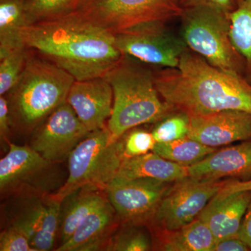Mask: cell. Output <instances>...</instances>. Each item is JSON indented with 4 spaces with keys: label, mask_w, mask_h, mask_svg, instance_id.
Returning a JSON list of instances; mask_svg holds the SVG:
<instances>
[{
    "label": "cell",
    "mask_w": 251,
    "mask_h": 251,
    "mask_svg": "<svg viewBox=\"0 0 251 251\" xmlns=\"http://www.w3.org/2000/svg\"><path fill=\"white\" fill-rule=\"evenodd\" d=\"M22 37L27 49L69 73L75 80L104 77L125 54L115 34L75 12L29 25Z\"/></svg>",
    "instance_id": "1"
},
{
    "label": "cell",
    "mask_w": 251,
    "mask_h": 251,
    "mask_svg": "<svg viewBox=\"0 0 251 251\" xmlns=\"http://www.w3.org/2000/svg\"><path fill=\"white\" fill-rule=\"evenodd\" d=\"M154 78L163 100L189 116L227 110L251 113V84L246 77L214 67L189 49L177 68L160 71Z\"/></svg>",
    "instance_id": "2"
},
{
    "label": "cell",
    "mask_w": 251,
    "mask_h": 251,
    "mask_svg": "<svg viewBox=\"0 0 251 251\" xmlns=\"http://www.w3.org/2000/svg\"><path fill=\"white\" fill-rule=\"evenodd\" d=\"M74 81L72 75L53 63L29 53L19 80L6 95L13 130L31 135L67 101Z\"/></svg>",
    "instance_id": "3"
},
{
    "label": "cell",
    "mask_w": 251,
    "mask_h": 251,
    "mask_svg": "<svg viewBox=\"0 0 251 251\" xmlns=\"http://www.w3.org/2000/svg\"><path fill=\"white\" fill-rule=\"evenodd\" d=\"M127 56L105 75L113 91V105L107 127L114 140L145 124L156 123L173 109L160 99L154 74Z\"/></svg>",
    "instance_id": "4"
},
{
    "label": "cell",
    "mask_w": 251,
    "mask_h": 251,
    "mask_svg": "<svg viewBox=\"0 0 251 251\" xmlns=\"http://www.w3.org/2000/svg\"><path fill=\"white\" fill-rule=\"evenodd\" d=\"M180 18L188 49L214 67L244 76L245 62L229 36V13L198 6L184 9Z\"/></svg>",
    "instance_id": "5"
},
{
    "label": "cell",
    "mask_w": 251,
    "mask_h": 251,
    "mask_svg": "<svg viewBox=\"0 0 251 251\" xmlns=\"http://www.w3.org/2000/svg\"><path fill=\"white\" fill-rule=\"evenodd\" d=\"M59 164L46 159L28 145L10 143L0 160L1 199L54 194L67 178Z\"/></svg>",
    "instance_id": "6"
},
{
    "label": "cell",
    "mask_w": 251,
    "mask_h": 251,
    "mask_svg": "<svg viewBox=\"0 0 251 251\" xmlns=\"http://www.w3.org/2000/svg\"><path fill=\"white\" fill-rule=\"evenodd\" d=\"M67 180L52 195L62 201L68 195L86 186L105 191L116 176L122 158L119 140H114L108 127L93 130L73 150L68 158Z\"/></svg>",
    "instance_id": "7"
},
{
    "label": "cell",
    "mask_w": 251,
    "mask_h": 251,
    "mask_svg": "<svg viewBox=\"0 0 251 251\" xmlns=\"http://www.w3.org/2000/svg\"><path fill=\"white\" fill-rule=\"evenodd\" d=\"M179 0H83L76 12L113 34L138 25L181 17Z\"/></svg>",
    "instance_id": "8"
},
{
    "label": "cell",
    "mask_w": 251,
    "mask_h": 251,
    "mask_svg": "<svg viewBox=\"0 0 251 251\" xmlns=\"http://www.w3.org/2000/svg\"><path fill=\"white\" fill-rule=\"evenodd\" d=\"M166 23L138 25L115 34V45L125 55L166 68H177L188 49L182 38L175 35Z\"/></svg>",
    "instance_id": "9"
},
{
    "label": "cell",
    "mask_w": 251,
    "mask_h": 251,
    "mask_svg": "<svg viewBox=\"0 0 251 251\" xmlns=\"http://www.w3.org/2000/svg\"><path fill=\"white\" fill-rule=\"evenodd\" d=\"M226 181L188 177L176 181L160 202L151 221L158 230L173 231L192 222Z\"/></svg>",
    "instance_id": "10"
},
{
    "label": "cell",
    "mask_w": 251,
    "mask_h": 251,
    "mask_svg": "<svg viewBox=\"0 0 251 251\" xmlns=\"http://www.w3.org/2000/svg\"><path fill=\"white\" fill-rule=\"evenodd\" d=\"M169 188L159 180L115 176L105 191L122 224L140 225L151 221Z\"/></svg>",
    "instance_id": "11"
},
{
    "label": "cell",
    "mask_w": 251,
    "mask_h": 251,
    "mask_svg": "<svg viewBox=\"0 0 251 251\" xmlns=\"http://www.w3.org/2000/svg\"><path fill=\"white\" fill-rule=\"evenodd\" d=\"M90 132L65 101L31 133L28 145L46 159L61 163Z\"/></svg>",
    "instance_id": "12"
},
{
    "label": "cell",
    "mask_w": 251,
    "mask_h": 251,
    "mask_svg": "<svg viewBox=\"0 0 251 251\" xmlns=\"http://www.w3.org/2000/svg\"><path fill=\"white\" fill-rule=\"evenodd\" d=\"M190 117L187 136L216 148L237 141L251 140V113L242 110H223Z\"/></svg>",
    "instance_id": "13"
},
{
    "label": "cell",
    "mask_w": 251,
    "mask_h": 251,
    "mask_svg": "<svg viewBox=\"0 0 251 251\" xmlns=\"http://www.w3.org/2000/svg\"><path fill=\"white\" fill-rule=\"evenodd\" d=\"M67 102L90 131L105 128L112 112L113 91L106 77L75 80Z\"/></svg>",
    "instance_id": "14"
},
{
    "label": "cell",
    "mask_w": 251,
    "mask_h": 251,
    "mask_svg": "<svg viewBox=\"0 0 251 251\" xmlns=\"http://www.w3.org/2000/svg\"><path fill=\"white\" fill-rule=\"evenodd\" d=\"M188 176L216 181L224 177L251 179V140L235 146L216 150L202 161L188 168Z\"/></svg>",
    "instance_id": "15"
},
{
    "label": "cell",
    "mask_w": 251,
    "mask_h": 251,
    "mask_svg": "<svg viewBox=\"0 0 251 251\" xmlns=\"http://www.w3.org/2000/svg\"><path fill=\"white\" fill-rule=\"evenodd\" d=\"M121 224L108 199L92 211L75 229L70 239L56 251H105Z\"/></svg>",
    "instance_id": "16"
},
{
    "label": "cell",
    "mask_w": 251,
    "mask_h": 251,
    "mask_svg": "<svg viewBox=\"0 0 251 251\" xmlns=\"http://www.w3.org/2000/svg\"><path fill=\"white\" fill-rule=\"evenodd\" d=\"M251 202V191L232 193L224 198L214 196L198 216L205 223L216 242L239 237L243 218Z\"/></svg>",
    "instance_id": "17"
},
{
    "label": "cell",
    "mask_w": 251,
    "mask_h": 251,
    "mask_svg": "<svg viewBox=\"0 0 251 251\" xmlns=\"http://www.w3.org/2000/svg\"><path fill=\"white\" fill-rule=\"evenodd\" d=\"M107 200L104 190L92 186L78 188L64 198L61 205L58 247L67 242L82 221Z\"/></svg>",
    "instance_id": "18"
},
{
    "label": "cell",
    "mask_w": 251,
    "mask_h": 251,
    "mask_svg": "<svg viewBox=\"0 0 251 251\" xmlns=\"http://www.w3.org/2000/svg\"><path fill=\"white\" fill-rule=\"evenodd\" d=\"M49 196H16L6 199L7 202L1 208L4 227L21 231L31 244L44 224Z\"/></svg>",
    "instance_id": "19"
},
{
    "label": "cell",
    "mask_w": 251,
    "mask_h": 251,
    "mask_svg": "<svg viewBox=\"0 0 251 251\" xmlns=\"http://www.w3.org/2000/svg\"><path fill=\"white\" fill-rule=\"evenodd\" d=\"M188 168L151 151L122 160L116 176L126 179L150 178L165 182H176L189 176Z\"/></svg>",
    "instance_id": "20"
},
{
    "label": "cell",
    "mask_w": 251,
    "mask_h": 251,
    "mask_svg": "<svg viewBox=\"0 0 251 251\" xmlns=\"http://www.w3.org/2000/svg\"><path fill=\"white\" fill-rule=\"evenodd\" d=\"M158 249L165 251H212L216 240L205 223L196 219L179 229L158 230Z\"/></svg>",
    "instance_id": "21"
},
{
    "label": "cell",
    "mask_w": 251,
    "mask_h": 251,
    "mask_svg": "<svg viewBox=\"0 0 251 251\" xmlns=\"http://www.w3.org/2000/svg\"><path fill=\"white\" fill-rule=\"evenodd\" d=\"M26 0H0V58L26 47L22 37L26 21Z\"/></svg>",
    "instance_id": "22"
},
{
    "label": "cell",
    "mask_w": 251,
    "mask_h": 251,
    "mask_svg": "<svg viewBox=\"0 0 251 251\" xmlns=\"http://www.w3.org/2000/svg\"><path fill=\"white\" fill-rule=\"evenodd\" d=\"M229 18L231 41L244 59V77L251 84V0H239Z\"/></svg>",
    "instance_id": "23"
},
{
    "label": "cell",
    "mask_w": 251,
    "mask_h": 251,
    "mask_svg": "<svg viewBox=\"0 0 251 251\" xmlns=\"http://www.w3.org/2000/svg\"><path fill=\"white\" fill-rule=\"evenodd\" d=\"M188 136L167 143H156L153 152L168 161L186 167L196 164L216 151Z\"/></svg>",
    "instance_id": "24"
},
{
    "label": "cell",
    "mask_w": 251,
    "mask_h": 251,
    "mask_svg": "<svg viewBox=\"0 0 251 251\" xmlns=\"http://www.w3.org/2000/svg\"><path fill=\"white\" fill-rule=\"evenodd\" d=\"M83 0H26L27 25L50 21L75 12Z\"/></svg>",
    "instance_id": "25"
},
{
    "label": "cell",
    "mask_w": 251,
    "mask_h": 251,
    "mask_svg": "<svg viewBox=\"0 0 251 251\" xmlns=\"http://www.w3.org/2000/svg\"><path fill=\"white\" fill-rule=\"evenodd\" d=\"M125 225L116 231L105 247L107 251H148L152 249V242L147 232L136 226Z\"/></svg>",
    "instance_id": "26"
},
{
    "label": "cell",
    "mask_w": 251,
    "mask_h": 251,
    "mask_svg": "<svg viewBox=\"0 0 251 251\" xmlns=\"http://www.w3.org/2000/svg\"><path fill=\"white\" fill-rule=\"evenodd\" d=\"M27 49L15 50L0 58V96L6 95L17 83L27 62Z\"/></svg>",
    "instance_id": "27"
},
{
    "label": "cell",
    "mask_w": 251,
    "mask_h": 251,
    "mask_svg": "<svg viewBox=\"0 0 251 251\" xmlns=\"http://www.w3.org/2000/svg\"><path fill=\"white\" fill-rule=\"evenodd\" d=\"M152 135L156 143H167L187 136L190 129V117L179 112L174 115H168L157 122Z\"/></svg>",
    "instance_id": "28"
},
{
    "label": "cell",
    "mask_w": 251,
    "mask_h": 251,
    "mask_svg": "<svg viewBox=\"0 0 251 251\" xmlns=\"http://www.w3.org/2000/svg\"><path fill=\"white\" fill-rule=\"evenodd\" d=\"M118 140L123 159L151 152L156 143L151 132L137 127L126 132Z\"/></svg>",
    "instance_id": "29"
},
{
    "label": "cell",
    "mask_w": 251,
    "mask_h": 251,
    "mask_svg": "<svg viewBox=\"0 0 251 251\" xmlns=\"http://www.w3.org/2000/svg\"><path fill=\"white\" fill-rule=\"evenodd\" d=\"M1 251H35L25 234L12 227H4L0 233Z\"/></svg>",
    "instance_id": "30"
},
{
    "label": "cell",
    "mask_w": 251,
    "mask_h": 251,
    "mask_svg": "<svg viewBox=\"0 0 251 251\" xmlns=\"http://www.w3.org/2000/svg\"><path fill=\"white\" fill-rule=\"evenodd\" d=\"M239 0H179L183 9H191L198 6H208L215 8L226 12L233 11Z\"/></svg>",
    "instance_id": "31"
},
{
    "label": "cell",
    "mask_w": 251,
    "mask_h": 251,
    "mask_svg": "<svg viewBox=\"0 0 251 251\" xmlns=\"http://www.w3.org/2000/svg\"><path fill=\"white\" fill-rule=\"evenodd\" d=\"M12 129V122L10 115L9 103L6 95L0 97V139L1 145H7Z\"/></svg>",
    "instance_id": "32"
},
{
    "label": "cell",
    "mask_w": 251,
    "mask_h": 251,
    "mask_svg": "<svg viewBox=\"0 0 251 251\" xmlns=\"http://www.w3.org/2000/svg\"><path fill=\"white\" fill-rule=\"evenodd\" d=\"M242 191H251V179L248 181L232 180L226 181L215 197L224 198L232 193Z\"/></svg>",
    "instance_id": "33"
},
{
    "label": "cell",
    "mask_w": 251,
    "mask_h": 251,
    "mask_svg": "<svg viewBox=\"0 0 251 251\" xmlns=\"http://www.w3.org/2000/svg\"><path fill=\"white\" fill-rule=\"evenodd\" d=\"M251 249L239 237L229 238L216 243L212 251H247Z\"/></svg>",
    "instance_id": "34"
},
{
    "label": "cell",
    "mask_w": 251,
    "mask_h": 251,
    "mask_svg": "<svg viewBox=\"0 0 251 251\" xmlns=\"http://www.w3.org/2000/svg\"><path fill=\"white\" fill-rule=\"evenodd\" d=\"M238 237L249 246L251 251V202L243 219Z\"/></svg>",
    "instance_id": "35"
}]
</instances>
